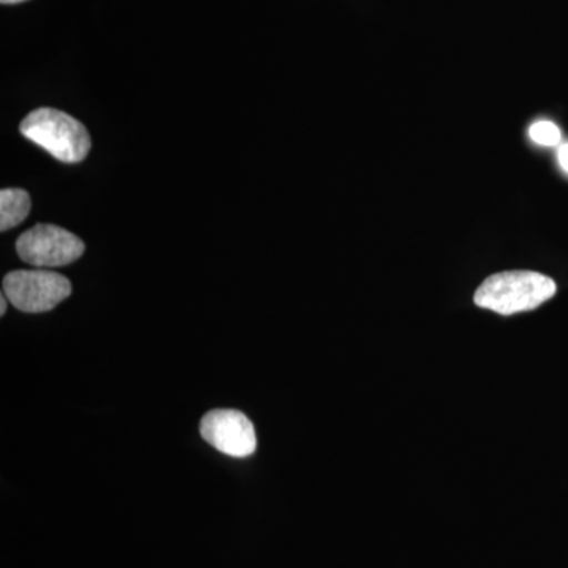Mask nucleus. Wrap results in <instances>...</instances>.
Segmentation results:
<instances>
[{"label":"nucleus","instance_id":"9d476101","mask_svg":"<svg viewBox=\"0 0 568 568\" xmlns=\"http://www.w3.org/2000/svg\"><path fill=\"white\" fill-rule=\"evenodd\" d=\"M0 2H2L3 6H13V3L26 2V0H0Z\"/></svg>","mask_w":568,"mask_h":568},{"label":"nucleus","instance_id":"20e7f679","mask_svg":"<svg viewBox=\"0 0 568 568\" xmlns=\"http://www.w3.org/2000/svg\"><path fill=\"white\" fill-rule=\"evenodd\" d=\"M17 250L24 263L37 268H52L80 260L85 245L80 237L62 227L37 224L18 239Z\"/></svg>","mask_w":568,"mask_h":568},{"label":"nucleus","instance_id":"6e6552de","mask_svg":"<svg viewBox=\"0 0 568 568\" xmlns=\"http://www.w3.org/2000/svg\"><path fill=\"white\" fill-rule=\"evenodd\" d=\"M558 156L560 168H562V170L568 174V142L559 149Z\"/></svg>","mask_w":568,"mask_h":568},{"label":"nucleus","instance_id":"423d86ee","mask_svg":"<svg viewBox=\"0 0 568 568\" xmlns=\"http://www.w3.org/2000/svg\"><path fill=\"white\" fill-rule=\"evenodd\" d=\"M32 201L21 189H6L0 192V230L7 231L28 219Z\"/></svg>","mask_w":568,"mask_h":568},{"label":"nucleus","instance_id":"7ed1b4c3","mask_svg":"<svg viewBox=\"0 0 568 568\" xmlns=\"http://www.w3.org/2000/svg\"><path fill=\"white\" fill-rule=\"evenodd\" d=\"M70 294L69 280L44 268L11 272L3 278V295L24 313L50 312Z\"/></svg>","mask_w":568,"mask_h":568},{"label":"nucleus","instance_id":"f257e3e1","mask_svg":"<svg viewBox=\"0 0 568 568\" xmlns=\"http://www.w3.org/2000/svg\"><path fill=\"white\" fill-rule=\"evenodd\" d=\"M556 283L547 275L529 271L503 272L488 276L474 295L480 308L503 316L536 310L556 294Z\"/></svg>","mask_w":568,"mask_h":568},{"label":"nucleus","instance_id":"1a4fd4ad","mask_svg":"<svg viewBox=\"0 0 568 568\" xmlns=\"http://www.w3.org/2000/svg\"><path fill=\"white\" fill-rule=\"evenodd\" d=\"M7 306H9V298L2 295V298H0V315H6Z\"/></svg>","mask_w":568,"mask_h":568},{"label":"nucleus","instance_id":"0eeeda50","mask_svg":"<svg viewBox=\"0 0 568 568\" xmlns=\"http://www.w3.org/2000/svg\"><path fill=\"white\" fill-rule=\"evenodd\" d=\"M529 136L536 144L545 145V148H555L562 140L559 126L548 121L534 123L529 129Z\"/></svg>","mask_w":568,"mask_h":568},{"label":"nucleus","instance_id":"39448f33","mask_svg":"<svg viewBox=\"0 0 568 568\" xmlns=\"http://www.w3.org/2000/svg\"><path fill=\"white\" fill-rule=\"evenodd\" d=\"M201 436L227 457H250L257 446L252 422L245 414L233 409H216L205 414L201 420Z\"/></svg>","mask_w":568,"mask_h":568},{"label":"nucleus","instance_id":"f03ea898","mask_svg":"<svg viewBox=\"0 0 568 568\" xmlns=\"http://www.w3.org/2000/svg\"><path fill=\"white\" fill-rule=\"evenodd\" d=\"M21 133L63 163H80L91 151V134L65 112L40 108L22 121Z\"/></svg>","mask_w":568,"mask_h":568}]
</instances>
